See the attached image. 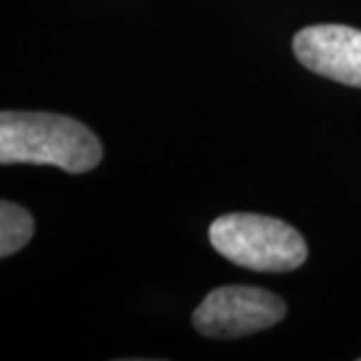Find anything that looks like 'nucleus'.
Wrapping results in <instances>:
<instances>
[{
    "instance_id": "1",
    "label": "nucleus",
    "mask_w": 361,
    "mask_h": 361,
    "mask_svg": "<svg viewBox=\"0 0 361 361\" xmlns=\"http://www.w3.org/2000/svg\"><path fill=\"white\" fill-rule=\"evenodd\" d=\"M103 159V145L75 118L52 113L4 111L0 115V163L54 165L87 173Z\"/></svg>"
},
{
    "instance_id": "2",
    "label": "nucleus",
    "mask_w": 361,
    "mask_h": 361,
    "mask_svg": "<svg viewBox=\"0 0 361 361\" xmlns=\"http://www.w3.org/2000/svg\"><path fill=\"white\" fill-rule=\"evenodd\" d=\"M209 241L231 263L259 273H287L307 259L303 237L285 221L267 215H223L211 223Z\"/></svg>"
},
{
    "instance_id": "3",
    "label": "nucleus",
    "mask_w": 361,
    "mask_h": 361,
    "mask_svg": "<svg viewBox=\"0 0 361 361\" xmlns=\"http://www.w3.org/2000/svg\"><path fill=\"white\" fill-rule=\"evenodd\" d=\"M283 317V299L275 293L249 285H225L199 303L193 311V325L211 339H237L269 329Z\"/></svg>"
},
{
    "instance_id": "4",
    "label": "nucleus",
    "mask_w": 361,
    "mask_h": 361,
    "mask_svg": "<svg viewBox=\"0 0 361 361\" xmlns=\"http://www.w3.org/2000/svg\"><path fill=\"white\" fill-rule=\"evenodd\" d=\"M299 63L319 77L361 89V30L345 25H317L293 39Z\"/></svg>"
},
{
    "instance_id": "5",
    "label": "nucleus",
    "mask_w": 361,
    "mask_h": 361,
    "mask_svg": "<svg viewBox=\"0 0 361 361\" xmlns=\"http://www.w3.org/2000/svg\"><path fill=\"white\" fill-rule=\"evenodd\" d=\"M35 233L32 215L16 203H0V257H11L30 241Z\"/></svg>"
}]
</instances>
